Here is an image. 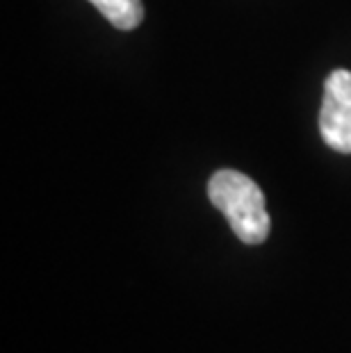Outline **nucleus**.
<instances>
[{
  "label": "nucleus",
  "instance_id": "nucleus-3",
  "mask_svg": "<svg viewBox=\"0 0 351 353\" xmlns=\"http://www.w3.org/2000/svg\"><path fill=\"white\" fill-rule=\"evenodd\" d=\"M89 3L101 12V17L108 19L110 26L123 32H130L144 21L141 0H89Z\"/></svg>",
  "mask_w": 351,
  "mask_h": 353
},
{
  "label": "nucleus",
  "instance_id": "nucleus-1",
  "mask_svg": "<svg viewBox=\"0 0 351 353\" xmlns=\"http://www.w3.org/2000/svg\"><path fill=\"white\" fill-rule=\"evenodd\" d=\"M210 203L226 216L230 228L244 244H263L270 237V214L265 194L249 176L235 169H219L208 180Z\"/></svg>",
  "mask_w": 351,
  "mask_h": 353
},
{
  "label": "nucleus",
  "instance_id": "nucleus-2",
  "mask_svg": "<svg viewBox=\"0 0 351 353\" xmlns=\"http://www.w3.org/2000/svg\"><path fill=\"white\" fill-rule=\"evenodd\" d=\"M319 132L328 148L351 153V71L347 69L331 71L324 82Z\"/></svg>",
  "mask_w": 351,
  "mask_h": 353
}]
</instances>
